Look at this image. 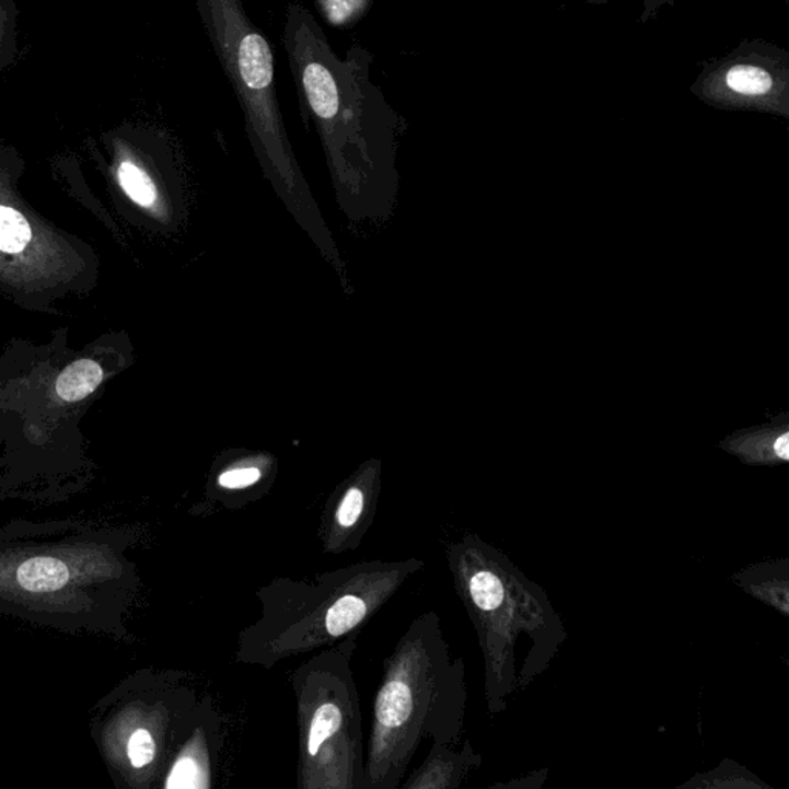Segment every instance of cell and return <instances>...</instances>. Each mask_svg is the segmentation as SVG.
<instances>
[{"label": "cell", "mask_w": 789, "mask_h": 789, "mask_svg": "<svg viewBox=\"0 0 789 789\" xmlns=\"http://www.w3.org/2000/svg\"><path fill=\"white\" fill-rule=\"evenodd\" d=\"M464 700L463 663H451L437 615H421L384 663L366 746L364 789L398 788L426 739L455 743Z\"/></svg>", "instance_id": "obj_1"}, {"label": "cell", "mask_w": 789, "mask_h": 789, "mask_svg": "<svg viewBox=\"0 0 789 789\" xmlns=\"http://www.w3.org/2000/svg\"><path fill=\"white\" fill-rule=\"evenodd\" d=\"M422 562L362 561L312 580L275 579L258 589V620L241 630L237 660L271 670L332 647L379 613Z\"/></svg>", "instance_id": "obj_2"}, {"label": "cell", "mask_w": 789, "mask_h": 789, "mask_svg": "<svg viewBox=\"0 0 789 789\" xmlns=\"http://www.w3.org/2000/svg\"><path fill=\"white\" fill-rule=\"evenodd\" d=\"M357 637L312 657L293 672L300 727L298 788H364V734L352 672Z\"/></svg>", "instance_id": "obj_3"}, {"label": "cell", "mask_w": 789, "mask_h": 789, "mask_svg": "<svg viewBox=\"0 0 789 789\" xmlns=\"http://www.w3.org/2000/svg\"><path fill=\"white\" fill-rule=\"evenodd\" d=\"M196 9L253 142L266 156L287 160L277 60L266 34L253 24L243 0H196Z\"/></svg>", "instance_id": "obj_4"}, {"label": "cell", "mask_w": 789, "mask_h": 789, "mask_svg": "<svg viewBox=\"0 0 789 789\" xmlns=\"http://www.w3.org/2000/svg\"><path fill=\"white\" fill-rule=\"evenodd\" d=\"M771 449L777 462L787 463L789 460V433L787 426L779 428H765L751 430L750 436L735 440L730 445L731 452L747 456L751 462H769L771 455L766 449Z\"/></svg>", "instance_id": "obj_5"}, {"label": "cell", "mask_w": 789, "mask_h": 789, "mask_svg": "<svg viewBox=\"0 0 789 789\" xmlns=\"http://www.w3.org/2000/svg\"><path fill=\"white\" fill-rule=\"evenodd\" d=\"M102 380L104 370L96 361L79 360L60 373L55 391L62 402H81L96 391Z\"/></svg>", "instance_id": "obj_6"}, {"label": "cell", "mask_w": 789, "mask_h": 789, "mask_svg": "<svg viewBox=\"0 0 789 789\" xmlns=\"http://www.w3.org/2000/svg\"><path fill=\"white\" fill-rule=\"evenodd\" d=\"M66 566L51 558H33L19 568L18 581L26 591H55L66 584Z\"/></svg>", "instance_id": "obj_7"}, {"label": "cell", "mask_w": 789, "mask_h": 789, "mask_svg": "<svg viewBox=\"0 0 789 789\" xmlns=\"http://www.w3.org/2000/svg\"><path fill=\"white\" fill-rule=\"evenodd\" d=\"M455 756H444V754H438L432 750L428 764L421 769L417 776V780L407 781L404 784V788H449L456 787V784L452 779H460L463 773L462 762Z\"/></svg>", "instance_id": "obj_8"}, {"label": "cell", "mask_w": 789, "mask_h": 789, "mask_svg": "<svg viewBox=\"0 0 789 789\" xmlns=\"http://www.w3.org/2000/svg\"><path fill=\"white\" fill-rule=\"evenodd\" d=\"M118 179L120 187L126 192L128 198L146 209H150L158 201L156 185L153 184L149 173L136 164L126 160L120 162L118 167Z\"/></svg>", "instance_id": "obj_9"}, {"label": "cell", "mask_w": 789, "mask_h": 789, "mask_svg": "<svg viewBox=\"0 0 789 789\" xmlns=\"http://www.w3.org/2000/svg\"><path fill=\"white\" fill-rule=\"evenodd\" d=\"M728 89L743 96H764L773 89V78L768 71L754 66H735L727 73Z\"/></svg>", "instance_id": "obj_10"}, {"label": "cell", "mask_w": 789, "mask_h": 789, "mask_svg": "<svg viewBox=\"0 0 789 789\" xmlns=\"http://www.w3.org/2000/svg\"><path fill=\"white\" fill-rule=\"evenodd\" d=\"M32 240V229L24 214L10 207H0V251L19 253Z\"/></svg>", "instance_id": "obj_11"}, {"label": "cell", "mask_w": 789, "mask_h": 789, "mask_svg": "<svg viewBox=\"0 0 789 789\" xmlns=\"http://www.w3.org/2000/svg\"><path fill=\"white\" fill-rule=\"evenodd\" d=\"M368 508V497L361 486H350L339 500L334 513V532H350L357 526Z\"/></svg>", "instance_id": "obj_12"}, {"label": "cell", "mask_w": 789, "mask_h": 789, "mask_svg": "<svg viewBox=\"0 0 789 789\" xmlns=\"http://www.w3.org/2000/svg\"><path fill=\"white\" fill-rule=\"evenodd\" d=\"M209 774H204L201 761L185 753L173 765L165 788H209Z\"/></svg>", "instance_id": "obj_13"}, {"label": "cell", "mask_w": 789, "mask_h": 789, "mask_svg": "<svg viewBox=\"0 0 789 789\" xmlns=\"http://www.w3.org/2000/svg\"><path fill=\"white\" fill-rule=\"evenodd\" d=\"M321 14L334 26L355 24L368 10L370 0H316Z\"/></svg>", "instance_id": "obj_14"}, {"label": "cell", "mask_w": 789, "mask_h": 789, "mask_svg": "<svg viewBox=\"0 0 789 789\" xmlns=\"http://www.w3.org/2000/svg\"><path fill=\"white\" fill-rule=\"evenodd\" d=\"M127 756L136 769L153 764L154 757H156V742H154L152 732L146 728L136 730L128 740Z\"/></svg>", "instance_id": "obj_15"}, {"label": "cell", "mask_w": 789, "mask_h": 789, "mask_svg": "<svg viewBox=\"0 0 789 789\" xmlns=\"http://www.w3.org/2000/svg\"><path fill=\"white\" fill-rule=\"evenodd\" d=\"M260 477H263V472H260L259 467H233V469L222 472L219 475L218 485L224 487V489L240 490L256 485Z\"/></svg>", "instance_id": "obj_16"}]
</instances>
